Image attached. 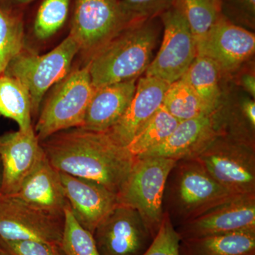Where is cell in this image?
I'll list each match as a JSON object with an SVG mask.
<instances>
[{
  "label": "cell",
  "instance_id": "1",
  "mask_svg": "<svg viewBox=\"0 0 255 255\" xmlns=\"http://www.w3.org/2000/svg\"><path fill=\"white\" fill-rule=\"evenodd\" d=\"M41 144L57 171L98 183L117 195L137 159L108 132L82 128L56 132Z\"/></svg>",
  "mask_w": 255,
  "mask_h": 255
},
{
  "label": "cell",
  "instance_id": "2",
  "mask_svg": "<svg viewBox=\"0 0 255 255\" xmlns=\"http://www.w3.org/2000/svg\"><path fill=\"white\" fill-rule=\"evenodd\" d=\"M155 18L132 23L90 58L94 88L137 79L150 65L158 27Z\"/></svg>",
  "mask_w": 255,
  "mask_h": 255
},
{
  "label": "cell",
  "instance_id": "3",
  "mask_svg": "<svg viewBox=\"0 0 255 255\" xmlns=\"http://www.w3.org/2000/svg\"><path fill=\"white\" fill-rule=\"evenodd\" d=\"M233 195L206 172L195 159H179L164 187V214L174 227L195 219Z\"/></svg>",
  "mask_w": 255,
  "mask_h": 255
},
{
  "label": "cell",
  "instance_id": "4",
  "mask_svg": "<svg viewBox=\"0 0 255 255\" xmlns=\"http://www.w3.org/2000/svg\"><path fill=\"white\" fill-rule=\"evenodd\" d=\"M94 92L88 65L58 82L40 110L33 128L40 142L56 132L82 127Z\"/></svg>",
  "mask_w": 255,
  "mask_h": 255
},
{
  "label": "cell",
  "instance_id": "5",
  "mask_svg": "<svg viewBox=\"0 0 255 255\" xmlns=\"http://www.w3.org/2000/svg\"><path fill=\"white\" fill-rule=\"evenodd\" d=\"M177 161L164 157H138L117 195L119 204L138 211L154 238L163 221L166 182Z\"/></svg>",
  "mask_w": 255,
  "mask_h": 255
},
{
  "label": "cell",
  "instance_id": "6",
  "mask_svg": "<svg viewBox=\"0 0 255 255\" xmlns=\"http://www.w3.org/2000/svg\"><path fill=\"white\" fill-rule=\"evenodd\" d=\"M79 51L78 43L69 34L46 54L40 55L23 50L10 62L4 74L16 78L27 90L31 100L32 117H38L45 94L68 75L74 58Z\"/></svg>",
  "mask_w": 255,
  "mask_h": 255
},
{
  "label": "cell",
  "instance_id": "7",
  "mask_svg": "<svg viewBox=\"0 0 255 255\" xmlns=\"http://www.w3.org/2000/svg\"><path fill=\"white\" fill-rule=\"evenodd\" d=\"M193 159L232 194H255V147L223 134Z\"/></svg>",
  "mask_w": 255,
  "mask_h": 255
},
{
  "label": "cell",
  "instance_id": "8",
  "mask_svg": "<svg viewBox=\"0 0 255 255\" xmlns=\"http://www.w3.org/2000/svg\"><path fill=\"white\" fill-rule=\"evenodd\" d=\"M137 20L118 0H77L70 35L80 51L93 56Z\"/></svg>",
  "mask_w": 255,
  "mask_h": 255
},
{
  "label": "cell",
  "instance_id": "9",
  "mask_svg": "<svg viewBox=\"0 0 255 255\" xmlns=\"http://www.w3.org/2000/svg\"><path fill=\"white\" fill-rule=\"evenodd\" d=\"M164 27L162 45L145 76L170 84L182 78L197 55L195 40L181 10L172 5L159 16Z\"/></svg>",
  "mask_w": 255,
  "mask_h": 255
},
{
  "label": "cell",
  "instance_id": "10",
  "mask_svg": "<svg viewBox=\"0 0 255 255\" xmlns=\"http://www.w3.org/2000/svg\"><path fill=\"white\" fill-rule=\"evenodd\" d=\"M64 217L28 204L14 196L0 195V238L60 245Z\"/></svg>",
  "mask_w": 255,
  "mask_h": 255
},
{
  "label": "cell",
  "instance_id": "11",
  "mask_svg": "<svg viewBox=\"0 0 255 255\" xmlns=\"http://www.w3.org/2000/svg\"><path fill=\"white\" fill-rule=\"evenodd\" d=\"M101 255H142L153 236L138 211L119 204L93 234Z\"/></svg>",
  "mask_w": 255,
  "mask_h": 255
},
{
  "label": "cell",
  "instance_id": "12",
  "mask_svg": "<svg viewBox=\"0 0 255 255\" xmlns=\"http://www.w3.org/2000/svg\"><path fill=\"white\" fill-rule=\"evenodd\" d=\"M175 229L180 240L255 231V194L233 195Z\"/></svg>",
  "mask_w": 255,
  "mask_h": 255
},
{
  "label": "cell",
  "instance_id": "13",
  "mask_svg": "<svg viewBox=\"0 0 255 255\" xmlns=\"http://www.w3.org/2000/svg\"><path fill=\"white\" fill-rule=\"evenodd\" d=\"M223 134H226L223 111L220 107L211 113L179 122L162 144L140 157L193 159Z\"/></svg>",
  "mask_w": 255,
  "mask_h": 255
},
{
  "label": "cell",
  "instance_id": "14",
  "mask_svg": "<svg viewBox=\"0 0 255 255\" xmlns=\"http://www.w3.org/2000/svg\"><path fill=\"white\" fill-rule=\"evenodd\" d=\"M44 156L33 127L0 135L1 195L16 194Z\"/></svg>",
  "mask_w": 255,
  "mask_h": 255
},
{
  "label": "cell",
  "instance_id": "15",
  "mask_svg": "<svg viewBox=\"0 0 255 255\" xmlns=\"http://www.w3.org/2000/svg\"><path fill=\"white\" fill-rule=\"evenodd\" d=\"M197 55L212 60L220 72L235 71L251 58L255 50V36L221 16L202 41L196 44Z\"/></svg>",
  "mask_w": 255,
  "mask_h": 255
},
{
  "label": "cell",
  "instance_id": "16",
  "mask_svg": "<svg viewBox=\"0 0 255 255\" xmlns=\"http://www.w3.org/2000/svg\"><path fill=\"white\" fill-rule=\"evenodd\" d=\"M64 195L74 217L92 234L119 205L118 196L98 183L59 172Z\"/></svg>",
  "mask_w": 255,
  "mask_h": 255
},
{
  "label": "cell",
  "instance_id": "17",
  "mask_svg": "<svg viewBox=\"0 0 255 255\" xmlns=\"http://www.w3.org/2000/svg\"><path fill=\"white\" fill-rule=\"evenodd\" d=\"M169 84L159 79L143 77L136 84L135 94L125 113L108 132L120 145L127 147L162 106Z\"/></svg>",
  "mask_w": 255,
  "mask_h": 255
},
{
  "label": "cell",
  "instance_id": "18",
  "mask_svg": "<svg viewBox=\"0 0 255 255\" xmlns=\"http://www.w3.org/2000/svg\"><path fill=\"white\" fill-rule=\"evenodd\" d=\"M136 88V79L95 89L82 128L106 132L125 113Z\"/></svg>",
  "mask_w": 255,
  "mask_h": 255
},
{
  "label": "cell",
  "instance_id": "19",
  "mask_svg": "<svg viewBox=\"0 0 255 255\" xmlns=\"http://www.w3.org/2000/svg\"><path fill=\"white\" fill-rule=\"evenodd\" d=\"M13 196L58 217H64V211L68 204L59 172L52 167L46 155Z\"/></svg>",
  "mask_w": 255,
  "mask_h": 255
},
{
  "label": "cell",
  "instance_id": "20",
  "mask_svg": "<svg viewBox=\"0 0 255 255\" xmlns=\"http://www.w3.org/2000/svg\"><path fill=\"white\" fill-rule=\"evenodd\" d=\"M179 255H255V231L180 240Z\"/></svg>",
  "mask_w": 255,
  "mask_h": 255
},
{
  "label": "cell",
  "instance_id": "21",
  "mask_svg": "<svg viewBox=\"0 0 255 255\" xmlns=\"http://www.w3.org/2000/svg\"><path fill=\"white\" fill-rule=\"evenodd\" d=\"M219 75V69L212 60L197 55L182 79L213 112L221 107Z\"/></svg>",
  "mask_w": 255,
  "mask_h": 255
},
{
  "label": "cell",
  "instance_id": "22",
  "mask_svg": "<svg viewBox=\"0 0 255 255\" xmlns=\"http://www.w3.org/2000/svg\"><path fill=\"white\" fill-rule=\"evenodd\" d=\"M0 115L14 121L19 130L33 127L27 90L16 78L4 73L0 76Z\"/></svg>",
  "mask_w": 255,
  "mask_h": 255
},
{
  "label": "cell",
  "instance_id": "23",
  "mask_svg": "<svg viewBox=\"0 0 255 255\" xmlns=\"http://www.w3.org/2000/svg\"><path fill=\"white\" fill-rule=\"evenodd\" d=\"M179 122L162 106L127 146L128 150L137 158L142 157L162 144Z\"/></svg>",
  "mask_w": 255,
  "mask_h": 255
},
{
  "label": "cell",
  "instance_id": "24",
  "mask_svg": "<svg viewBox=\"0 0 255 255\" xmlns=\"http://www.w3.org/2000/svg\"><path fill=\"white\" fill-rule=\"evenodd\" d=\"M173 5L184 14L196 44L222 16L221 0H174Z\"/></svg>",
  "mask_w": 255,
  "mask_h": 255
},
{
  "label": "cell",
  "instance_id": "25",
  "mask_svg": "<svg viewBox=\"0 0 255 255\" xmlns=\"http://www.w3.org/2000/svg\"><path fill=\"white\" fill-rule=\"evenodd\" d=\"M162 107L179 122L214 112L206 107L182 78L169 85L164 95Z\"/></svg>",
  "mask_w": 255,
  "mask_h": 255
},
{
  "label": "cell",
  "instance_id": "26",
  "mask_svg": "<svg viewBox=\"0 0 255 255\" xmlns=\"http://www.w3.org/2000/svg\"><path fill=\"white\" fill-rule=\"evenodd\" d=\"M24 32L19 18L0 8V76L23 50Z\"/></svg>",
  "mask_w": 255,
  "mask_h": 255
},
{
  "label": "cell",
  "instance_id": "27",
  "mask_svg": "<svg viewBox=\"0 0 255 255\" xmlns=\"http://www.w3.org/2000/svg\"><path fill=\"white\" fill-rule=\"evenodd\" d=\"M60 247L64 255H101L93 234L77 221L69 204L64 211L63 232Z\"/></svg>",
  "mask_w": 255,
  "mask_h": 255
},
{
  "label": "cell",
  "instance_id": "28",
  "mask_svg": "<svg viewBox=\"0 0 255 255\" xmlns=\"http://www.w3.org/2000/svg\"><path fill=\"white\" fill-rule=\"evenodd\" d=\"M70 0H44L34 23V33L41 40L47 39L60 29L66 20Z\"/></svg>",
  "mask_w": 255,
  "mask_h": 255
},
{
  "label": "cell",
  "instance_id": "29",
  "mask_svg": "<svg viewBox=\"0 0 255 255\" xmlns=\"http://www.w3.org/2000/svg\"><path fill=\"white\" fill-rule=\"evenodd\" d=\"M180 238L175 227L167 215L164 214L163 221L153 241L142 255H179Z\"/></svg>",
  "mask_w": 255,
  "mask_h": 255
},
{
  "label": "cell",
  "instance_id": "30",
  "mask_svg": "<svg viewBox=\"0 0 255 255\" xmlns=\"http://www.w3.org/2000/svg\"><path fill=\"white\" fill-rule=\"evenodd\" d=\"M0 246L9 255H64L60 245L40 241H9L0 238Z\"/></svg>",
  "mask_w": 255,
  "mask_h": 255
},
{
  "label": "cell",
  "instance_id": "31",
  "mask_svg": "<svg viewBox=\"0 0 255 255\" xmlns=\"http://www.w3.org/2000/svg\"><path fill=\"white\" fill-rule=\"evenodd\" d=\"M223 17L233 23L254 26L255 0H221Z\"/></svg>",
  "mask_w": 255,
  "mask_h": 255
},
{
  "label": "cell",
  "instance_id": "32",
  "mask_svg": "<svg viewBox=\"0 0 255 255\" xmlns=\"http://www.w3.org/2000/svg\"><path fill=\"white\" fill-rule=\"evenodd\" d=\"M174 0H123L124 7L137 20H145L160 16L169 9Z\"/></svg>",
  "mask_w": 255,
  "mask_h": 255
},
{
  "label": "cell",
  "instance_id": "33",
  "mask_svg": "<svg viewBox=\"0 0 255 255\" xmlns=\"http://www.w3.org/2000/svg\"><path fill=\"white\" fill-rule=\"evenodd\" d=\"M241 110L246 118L253 126H255V102L254 100L247 99L241 104Z\"/></svg>",
  "mask_w": 255,
  "mask_h": 255
},
{
  "label": "cell",
  "instance_id": "34",
  "mask_svg": "<svg viewBox=\"0 0 255 255\" xmlns=\"http://www.w3.org/2000/svg\"><path fill=\"white\" fill-rule=\"evenodd\" d=\"M242 86L244 87L248 93L255 99V78L253 74H246L241 79Z\"/></svg>",
  "mask_w": 255,
  "mask_h": 255
},
{
  "label": "cell",
  "instance_id": "35",
  "mask_svg": "<svg viewBox=\"0 0 255 255\" xmlns=\"http://www.w3.org/2000/svg\"><path fill=\"white\" fill-rule=\"evenodd\" d=\"M1 181H2V169H1V161H0V195H1Z\"/></svg>",
  "mask_w": 255,
  "mask_h": 255
},
{
  "label": "cell",
  "instance_id": "36",
  "mask_svg": "<svg viewBox=\"0 0 255 255\" xmlns=\"http://www.w3.org/2000/svg\"><path fill=\"white\" fill-rule=\"evenodd\" d=\"M0 255H9L0 246Z\"/></svg>",
  "mask_w": 255,
  "mask_h": 255
},
{
  "label": "cell",
  "instance_id": "37",
  "mask_svg": "<svg viewBox=\"0 0 255 255\" xmlns=\"http://www.w3.org/2000/svg\"><path fill=\"white\" fill-rule=\"evenodd\" d=\"M17 1H20V2H26V1H30V0H17Z\"/></svg>",
  "mask_w": 255,
  "mask_h": 255
}]
</instances>
